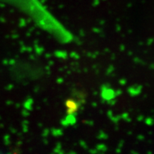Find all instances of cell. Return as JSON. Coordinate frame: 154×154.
Returning <instances> with one entry per match:
<instances>
[{
  "instance_id": "6da1fadb",
  "label": "cell",
  "mask_w": 154,
  "mask_h": 154,
  "mask_svg": "<svg viewBox=\"0 0 154 154\" xmlns=\"http://www.w3.org/2000/svg\"><path fill=\"white\" fill-rule=\"evenodd\" d=\"M66 106L69 113H74L78 108L77 103L73 100H69L66 103Z\"/></svg>"
}]
</instances>
